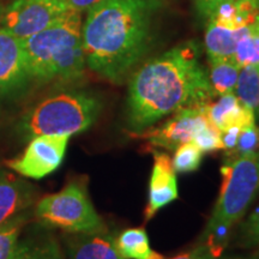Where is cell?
Segmentation results:
<instances>
[{"instance_id": "cell-24", "label": "cell", "mask_w": 259, "mask_h": 259, "mask_svg": "<svg viewBox=\"0 0 259 259\" xmlns=\"http://www.w3.org/2000/svg\"><path fill=\"white\" fill-rule=\"evenodd\" d=\"M240 235L244 246H259V206L241 226Z\"/></svg>"}, {"instance_id": "cell-9", "label": "cell", "mask_w": 259, "mask_h": 259, "mask_svg": "<svg viewBox=\"0 0 259 259\" xmlns=\"http://www.w3.org/2000/svg\"><path fill=\"white\" fill-rule=\"evenodd\" d=\"M30 80L23 41L0 28V96L23 89Z\"/></svg>"}, {"instance_id": "cell-19", "label": "cell", "mask_w": 259, "mask_h": 259, "mask_svg": "<svg viewBox=\"0 0 259 259\" xmlns=\"http://www.w3.org/2000/svg\"><path fill=\"white\" fill-rule=\"evenodd\" d=\"M9 259H61L59 247L52 240H25L19 242Z\"/></svg>"}, {"instance_id": "cell-28", "label": "cell", "mask_w": 259, "mask_h": 259, "mask_svg": "<svg viewBox=\"0 0 259 259\" xmlns=\"http://www.w3.org/2000/svg\"><path fill=\"white\" fill-rule=\"evenodd\" d=\"M66 2L67 4L70 5L71 10L83 14V12L89 11V10L94 8V6L105 2V0H66Z\"/></svg>"}, {"instance_id": "cell-15", "label": "cell", "mask_w": 259, "mask_h": 259, "mask_svg": "<svg viewBox=\"0 0 259 259\" xmlns=\"http://www.w3.org/2000/svg\"><path fill=\"white\" fill-rule=\"evenodd\" d=\"M209 82L215 97L233 94L238 82L240 66L234 58L208 60Z\"/></svg>"}, {"instance_id": "cell-26", "label": "cell", "mask_w": 259, "mask_h": 259, "mask_svg": "<svg viewBox=\"0 0 259 259\" xmlns=\"http://www.w3.org/2000/svg\"><path fill=\"white\" fill-rule=\"evenodd\" d=\"M228 0H193L197 12L202 18L208 19L210 15L215 11V9Z\"/></svg>"}, {"instance_id": "cell-16", "label": "cell", "mask_w": 259, "mask_h": 259, "mask_svg": "<svg viewBox=\"0 0 259 259\" xmlns=\"http://www.w3.org/2000/svg\"><path fill=\"white\" fill-rule=\"evenodd\" d=\"M115 244L125 259H164L163 255L151 250L143 228L126 229L115 238Z\"/></svg>"}, {"instance_id": "cell-7", "label": "cell", "mask_w": 259, "mask_h": 259, "mask_svg": "<svg viewBox=\"0 0 259 259\" xmlns=\"http://www.w3.org/2000/svg\"><path fill=\"white\" fill-rule=\"evenodd\" d=\"M70 11L66 0H15L2 10L0 24L24 41L51 27Z\"/></svg>"}, {"instance_id": "cell-3", "label": "cell", "mask_w": 259, "mask_h": 259, "mask_svg": "<svg viewBox=\"0 0 259 259\" xmlns=\"http://www.w3.org/2000/svg\"><path fill=\"white\" fill-rule=\"evenodd\" d=\"M82 25V14L71 10L51 27L23 41L31 80L73 82L83 76L87 63Z\"/></svg>"}, {"instance_id": "cell-11", "label": "cell", "mask_w": 259, "mask_h": 259, "mask_svg": "<svg viewBox=\"0 0 259 259\" xmlns=\"http://www.w3.org/2000/svg\"><path fill=\"white\" fill-rule=\"evenodd\" d=\"M178 180L170 157L164 153H155L145 220H150L158 210L178 199Z\"/></svg>"}, {"instance_id": "cell-29", "label": "cell", "mask_w": 259, "mask_h": 259, "mask_svg": "<svg viewBox=\"0 0 259 259\" xmlns=\"http://www.w3.org/2000/svg\"><path fill=\"white\" fill-rule=\"evenodd\" d=\"M0 16H2V9H0Z\"/></svg>"}, {"instance_id": "cell-10", "label": "cell", "mask_w": 259, "mask_h": 259, "mask_svg": "<svg viewBox=\"0 0 259 259\" xmlns=\"http://www.w3.org/2000/svg\"><path fill=\"white\" fill-rule=\"evenodd\" d=\"M208 120L203 106L189 107L176 112L161 127L151 130L145 135L149 142L155 147L176 150L181 144L191 142L198 128Z\"/></svg>"}, {"instance_id": "cell-12", "label": "cell", "mask_w": 259, "mask_h": 259, "mask_svg": "<svg viewBox=\"0 0 259 259\" xmlns=\"http://www.w3.org/2000/svg\"><path fill=\"white\" fill-rule=\"evenodd\" d=\"M203 109L208 120L221 134L231 128L245 130L255 125V114L239 101L234 93L219 96L218 101L208 102Z\"/></svg>"}, {"instance_id": "cell-25", "label": "cell", "mask_w": 259, "mask_h": 259, "mask_svg": "<svg viewBox=\"0 0 259 259\" xmlns=\"http://www.w3.org/2000/svg\"><path fill=\"white\" fill-rule=\"evenodd\" d=\"M220 257H221V255L216 253L209 245L202 242V244L196 246V247L192 248L191 251L185 252V253H181L179 255H177V257L169 259H219Z\"/></svg>"}, {"instance_id": "cell-27", "label": "cell", "mask_w": 259, "mask_h": 259, "mask_svg": "<svg viewBox=\"0 0 259 259\" xmlns=\"http://www.w3.org/2000/svg\"><path fill=\"white\" fill-rule=\"evenodd\" d=\"M242 130L240 128H231L228 131L222 132L221 134V138H222V143H223V149L226 150L232 151L233 149L235 148L236 142H238L239 135Z\"/></svg>"}, {"instance_id": "cell-20", "label": "cell", "mask_w": 259, "mask_h": 259, "mask_svg": "<svg viewBox=\"0 0 259 259\" xmlns=\"http://www.w3.org/2000/svg\"><path fill=\"white\" fill-rule=\"evenodd\" d=\"M27 221L28 215L24 212L0 226V259H9L15 253L19 244V234Z\"/></svg>"}, {"instance_id": "cell-13", "label": "cell", "mask_w": 259, "mask_h": 259, "mask_svg": "<svg viewBox=\"0 0 259 259\" xmlns=\"http://www.w3.org/2000/svg\"><path fill=\"white\" fill-rule=\"evenodd\" d=\"M66 245L70 259H125L119 253L115 238L107 229L73 233Z\"/></svg>"}, {"instance_id": "cell-30", "label": "cell", "mask_w": 259, "mask_h": 259, "mask_svg": "<svg viewBox=\"0 0 259 259\" xmlns=\"http://www.w3.org/2000/svg\"><path fill=\"white\" fill-rule=\"evenodd\" d=\"M253 259H254V258H253ZM258 259H259V258H258Z\"/></svg>"}, {"instance_id": "cell-17", "label": "cell", "mask_w": 259, "mask_h": 259, "mask_svg": "<svg viewBox=\"0 0 259 259\" xmlns=\"http://www.w3.org/2000/svg\"><path fill=\"white\" fill-rule=\"evenodd\" d=\"M234 94L242 105L259 115V67L253 65L240 67Z\"/></svg>"}, {"instance_id": "cell-1", "label": "cell", "mask_w": 259, "mask_h": 259, "mask_svg": "<svg viewBox=\"0 0 259 259\" xmlns=\"http://www.w3.org/2000/svg\"><path fill=\"white\" fill-rule=\"evenodd\" d=\"M208 70L200 61V47L187 41L149 60L128 84L126 121L135 134L183 108L212 101Z\"/></svg>"}, {"instance_id": "cell-21", "label": "cell", "mask_w": 259, "mask_h": 259, "mask_svg": "<svg viewBox=\"0 0 259 259\" xmlns=\"http://www.w3.org/2000/svg\"><path fill=\"white\" fill-rule=\"evenodd\" d=\"M202 158L203 151L191 141L176 149L171 164L176 173H190L198 169Z\"/></svg>"}, {"instance_id": "cell-5", "label": "cell", "mask_w": 259, "mask_h": 259, "mask_svg": "<svg viewBox=\"0 0 259 259\" xmlns=\"http://www.w3.org/2000/svg\"><path fill=\"white\" fill-rule=\"evenodd\" d=\"M102 102L84 90H65L45 97L22 115L19 135L24 139L38 136H69L85 131L99 118Z\"/></svg>"}, {"instance_id": "cell-4", "label": "cell", "mask_w": 259, "mask_h": 259, "mask_svg": "<svg viewBox=\"0 0 259 259\" xmlns=\"http://www.w3.org/2000/svg\"><path fill=\"white\" fill-rule=\"evenodd\" d=\"M222 185L203 242L221 255L231 231L259 192V150L232 158L221 167Z\"/></svg>"}, {"instance_id": "cell-8", "label": "cell", "mask_w": 259, "mask_h": 259, "mask_svg": "<svg viewBox=\"0 0 259 259\" xmlns=\"http://www.w3.org/2000/svg\"><path fill=\"white\" fill-rule=\"evenodd\" d=\"M69 139V136H38L31 138L24 153L9 161L8 166L23 177L42 179L59 168Z\"/></svg>"}, {"instance_id": "cell-2", "label": "cell", "mask_w": 259, "mask_h": 259, "mask_svg": "<svg viewBox=\"0 0 259 259\" xmlns=\"http://www.w3.org/2000/svg\"><path fill=\"white\" fill-rule=\"evenodd\" d=\"M161 0H105L87 11L82 41L87 66L120 84L147 53Z\"/></svg>"}, {"instance_id": "cell-18", "label": "cell", "mask_w": 259, "mask_h": 259, "mask_svg": "<svg viewBox=\"0 0 259 259\" xmlns=\"http://www.w3.org/2000/svg\"><path fill=\"white\" fill-rule=\"evenodd\" d=\"M234 59L240 67H259V18L252 23L236 45Z\"/></svg>"}, {"instance_id": "cell-14", "label": "cell", "mask_w": 259, "mask_h": 259, "mask_svg": "<svg viewBox=\"0 0 259 259\" xmlns=\"http://www.w3.org/2000/svg\"><path fill=\"white\" fill-rule=\"evenodd\" d=\"M34 197L30 184L0 170V226L24 213L34 202Z\"/></svg>"}, {"instance_id": "cell-6", "label": "cell", "mask_w": 259, "mask_h": 259, "mask_svg": "<svg viewBox=\"0 0 259 259\" xmlns=\"http://www.w3.org/2000/svg\"><path fill=\"white\" fill-rule=\"evenodd\" d=\"M35 213L45 225L69 233H92L107 229L94 208L87 186L73 181L60 192L44 197Z\"/></svg>"}, {"instance_id": "cell-23", "label": "cell", "mask_w": 259, "mask_h": 259, "mask_svg": "<svg viewBox=\"0 0 259 259\" xmlns=\"http://www.w3.org/2000/svg\"><path fill=\"white\" fill-rule=\"evenodd\" d=\"M258 148H259V128L255 125H252L250 127L242 130L240 135H239L235 148L233 149L232 151H229V153H231L233 156L238 157V156H241V155L258 151Z\"/></svg>"}, {"instance_id": "cell-22", "label": "cell", "mask_w": 259, "mask_h": 259, "mask_svg": "<svg viewBox=\"0 0 259 259\" xmlns=\"http://www.w3.org/2000/svg\"><path fill=\"white\" fill-rule=\"evenodd\" d=\"M192 142L203 153H210V151H216L220 150V149H223L221 132L209 120H206L198 128Z\"/></svg>"}]
</instances>
